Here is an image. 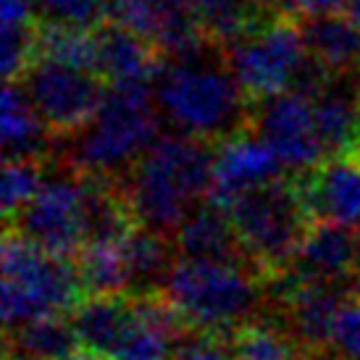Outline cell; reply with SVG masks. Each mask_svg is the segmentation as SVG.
<instances>
[{
  "mask_svg": "<svg viewBox=\"0 0 360 360\" xmlns=\"http://www.w3.org/2000/svg\"><path fill=\"white\" fill-rule=\"evenodd\" d=\"M213 153L208 140L163 134L142 153L127 176V200L137 224L169 234L210 195Z\"/></svg>",
  "mask_w": 360,
  "mask_h": 360,
  "instance_id": "6da1fadb",
  "label": "cell"
},
{
  "mask_svg": "<svg viewBox=\"0 0 360 360\" xmlns=\"http://www.w3.org/2000/svg\"><path fill=\"white\" fill-rule=\"evenodd\" d=\"M155 103L160 116L181 134L202 140H224L245 129L250 121V98L242 90L226 58H210L200 48L171 58L155 74Z\"/></svg>",
  "mask_w": 360,
  "mask_h": 360,
  "instance_id": "7a4b0ae2",
  "label": "cell"
},
{
  "mask_svg": "<svg viewBox=\"0 0 360 360\" xmlns=\"http://www.w3.org/2000/svg\"><path fill=\"white\" fill-rule=\"evenodd\" d=\"M158 127L160 108L148 82L108 84L95 116L71 134L66 158L79 174L113 176L140 160L160 137Z\"/></svg>",
  "mask_w": 360,
  "mask_h": 360,
  "instance_id": "3957f363",
  "label": "cell"
},
{
  "mask_svg": "<svg viewBox=\"0 0 360 360\" xmlns=\"http://www.w3.org/2000/svg\"><path fill=\"white\" fill-rule=\"evenodd\" d=\"M163 295L192 329L226 334L250 319L263 302V287L248 260L184 258L171 263Z\"/></svg>",
  "mask_w": 360,
  "mask_h": 360,
  "instance_id": "277c9868",
  "label": "cell"
},
{
  "mask_svg": "<svg viewBox=\"0 0 360 360\" xmlns=\"http://www.w3.org/2000/svg\"><path fill=\"white\" fill-rule=\"evenodd\" d=\"M3 321L16 329L48 316H63L79 305L84 287L77 263L66 255L45 250L16 229L3 240Z\"/></svg>",
  "mask_w": 360,
  "mask_h": 360,
  "instance_id": "5b68a950",
  "label": "cell"
},
{
  "mask_svg": "<svg viewBox=\"0 0 360 360\" xmlns=\"http://www.w3.org/2000/svg\"><path fill=\"white\" fill-rule=\"evenodd\" d=\"M226 210L237 229L245 258L269 276L290 266L292 255L313 224L302 202L300 187L284 179L242 195Z\"/></svg>",
  "mask_w": 360,
  "mask_h": 360,
  "instance_id": "8992f818",
  "label": "cell"
},
{
  "mask_svg": "<svg viewBox=\"0 0 360 360\" xmlns=\"http://www.w3.org/2000/svg\"><path fill=\"white\" fill-rule=\"evenodd\" d=\"M221 48L242 90L258 103L295 90L310 60L302 24L284 13L263 16L245 34Z\"/></svg>",
  "mask_w": 360,
  "mask_h": 360,
  "instance_id": "52a82bcc",
  "label": "cell"
},
{
  "mask_svg": "<svg viewBox=\"0 0 360 360\" xmlns=\"http://www.w3.org/2000/svg\"><path fill=\"white\" fill-rule=\"evenodd\" d=\"M21 237L56 255H77L90 240V176L58 174L11 219Z\"/></svg>",
  "mask_w": 360,
  "mask_h": 360,
  "instance_id": "ba28073f",
  "label": "cell"
},
{
  "mask_svg": "<svg viewBox=\"0 0 360 360\" xmlns=\"http://www.w3.org/2000/svg\"><path fill=\"white\" fill-rule=\"evenodd\" d=\"M98 71L51 56H34L21 71L19 84L51 131L74 134L95 116L105 87Z\"/></svg>",
  "mask_w": 360,
  "mask_h": 360,
  "instance_id": "9c48e42d",
  "label": "cell"
},
{
  "mask_svg": "<svg viewBox=\"0 0 360 360\" xmlns=\"http://www.w3.org/2000/svg\"><path fill=\"white\" fill-rule=\"evenodd\" d=\"M255 134H260V140L290 171H308L329 155L319 134L313 98L300 90H287L260 101Z\"/></svg>",
  "mask_w": 360,
  "mask_h": 360,
  "instance_id": "30bf717a",
  "label": "cell"
},
{
  "mask_svg": "<svg viewBox=\"0 0 360 360\" xmlns=\"http://www.w3.org/2000/svg\"><path fill=\"white\" fill-rule=\"evenodd\" d=\"M108 19L142 34L160 56L179 58L205 48L195 0H110Z\"/></svg>",
  "mask_w": 360,
  "mask_h": 360,
  "instance_id": "8fae6325",
  "label": "cell"
},
{
  "mask_svg": "<svg viewBox=\"0 0 360 360\" xmlns=\"http://www.w3.org/2000/svg\"><path fill=\"white\" fill-rule=\"evenodd\" d=\"M281 169L284 163L260 140V134H248L242 129L219 140V148L213 153V179L208 198L221 208H229L242 195L281 179Z\"/></svg>",
  "mask_w": 360,
  "mask_h": 360,
  "instance_id": "7c38bea8",
  "label": "cell"
},
{
  "mask_svg": "<svg viewBox=\"0 0 360 360\" xmlns=\"http://www.w3.org/2000/svg\"><path fill=\"white\" fill-rule=\"evenodd\" d=\"M184 319L166 295H129V316L108 360H171Z\"/></svg>",
  "mask_w": 360,
  "mask_h": 360,
  "instance_id": "4fadbf2b",
  "label": "cell"
},
{
  "mask_svg": "<svg viewBox=\"0 0 360 360\" xmlns=\"http://www.w3.org/2000/svg\"><path fill=\"white\" fill-rule=\"evenodd\" d=\"M313 221L360 229V155L345 153L321 160L297 181Z\"/></svg>",
  "mask_w": 360,
  "mask_h": 360,
  "instance_id": "5bb4252c",
  "label": "cell"
},
{
  "mask_svg": "<svg viewBox=\"0 0 360 360\" xmlns=\"http://www.w3.org/2000/svg\"><path fill=\"white\" fill-rule=\"evenodd\" d=\"M358 240L355 229L313 221L302 237L300 248L295 250L287 271L295 281H321V284H352L355 260H358Z\"/></svg>",
  "mask_w": 360,
  "mask_h": 360,
  "instance_id": "9a60e30c",
  "label": "cell"
},
{
  "mask_svg": "<svg viewBox=\"0 0 360 360\" xmlns=\"http://www.w3.org/2000/svg\"><path fill=\"white\" fill-rule=\"evenodd\" d=\"M160 53L150 40L116 21L101 24L95 32V71L108 84L148 82L158 74Z\"/></svg>",
  "mask_w": 360,
  "mask_h": 360,
  "instance_id": "2e32d148",
  "label": "cell"
},
{
  "mask_svg": "<svg viewBox=\"0 0 360 360\" xmlns=\"http://www.w3.org/2000/svg\"><path fill=\"white\" fill-rule=\"evenodd\" d=\"M174 245L184 258L248 260L242 252L240 237H237V229L231 224L229 210L216 205L213 200L200 202L174 229Z\"/></svg>",
  "mask_w": 360,
  "mask_h": 360,
  "instance_id": "e0dca14e",
  "label": "cell"
},
{
  "mask_svg": "<svg viewBox=\"0 0 360 360\" xmlns=\"http://www.w3.org/2000/svg\"><path fill=\"white\" fill-rule=\"evenodd\" d=\"M316 124L326 153H355L360 145V90L355 84H340L337 77L313 95Z\"/></svg>",
  "mask_w": 360,
  "mask_h": 360,
  "instance_id": "ac0fdd59",
  "label": "cell"
},
{
  "mask_svg": "<svg viewBox=\"0 0 360 360\" xmlns=\"http://www.w3.org/2000/svg\"><path fill=\"white\" fill-rule=\"evenodd\" d=\"M48 124L16 82H6L0 103V134L6 158H42L48 150Z\"/></svg>",
  "mask_w": 360,
  "mask_h": 360,
  "instance_id": "d6986e66",
  "label": "cell"
},
{
  "mask_svg": "<svg viewBox=\"0 0 360 360\" xmlns=\"http://www.w3.org/2000/svg\"><path fill=\"white\" fill-rule=\"evenodd\" d=\"M129 316V295H84L71 310V323L84 350L108 360Z\"/></svg>",
  "mask_w": 360,
  "mask_h": 360,
  "instance_id": "ffe728a7",
  "label": "cell"
},
{
  "mask_svg": "<svg viewBox=\"0 0 360 360\" xmlns=\"http://www.w3.org/2000/svg\"><path fill=\"white\" fill-rule=\"evenodd\" d=\"M308 53L323 69L340 77L342 71L352 69L360 58V27L350 16L323 13L310 16L302 24Z\"/></svg>",
  "mask_w": 360,
  "mask_h": 360,
  "instance_id": "44dd1931",
  "label": "cell"
},
{
  "mask_svg": "<svg viewBox=\"0 0 360 360\" xmlns=\"http://www.w3.org/2000/svg\"><path fill=\"white\" fill-rule=\"evenodd\" d=\"M84 350L74 323L63 316H48L8 331V352L32 360H74Z\"/></svg>",
  "mask_w": 360,
  "mask_h": 360,
  "instance_id": "7402d4cb",
  "label": "cell"
},
{
  "mask_svg": "<svg viewBox=\"0 0 360 360\" xmlns=\"http://www.w3.org/2000/svg\"><path fill=\"white\" fill-rule=\"evenodd\" d=\"M121 245H124V255L129 263L131 295L155 292L158 287H163V279L174 263L169 255L166 234L140 224L121 240Z\"/></svg>",
  "mask_w": 360,
  "mask_h": 360,
  "instance_id": "603a6c76",
  "label": "cell"
},
{
  "mask_svg": "<svg viewBox=\"0 0 360 360\" xmlns=\"http://www.w3.org/2000/svg\"><path fill=\"white\" fill-rule=\"evenodd\" d=\"M79 279L84 295H124L129 292V263L121 240L87 242L79 252Z\"/></svg>",
  "mask_w": 360,
  "mask_h": 360,
  "instance_id": "cb8c5ba5",
  "label": "cell"
},
{
  "mask_svg": "<svg viewBox=\"0 0 360 360\" xmlns=\"http://www.w3.org/2000/svg\"><path fill=\"white\" fill-rule=\"evenodd\" d=\"M231 358L234 360H300L302 345L287 329V323L245 321L231 331Z\"/></svg>",
  "mask_w": 360,
  "mask_h": 360,
  "instance_id": "d4e9b609",
  "label": "cell"
},
{
  "mask_svg": "<svg viewBox=\"0 0 360 360\" xmlns=\"http://www.w3.org/2000/svg\"><path fill=\"white\" fill-rule=\"evenodd\" d=\"M195 16L208 40L226 45L266 16L260 0H195Z\"/></svg>",
  "mask_w": 360,
  "mask_h": 360,
  "instance_id": "484cf974",
  "label": "cell"
},
{
  "mask_svg": "<svg viewBox=\"0 0 360 360\" xmlns=\"http://www.w3.org/2000/svg\"><path fill=\"white\" fill-rule=\"evenodd\" d=\"M45 181L40 158H6L3 181H0V198L6 219H13L27 202L37 195Z\"/></svg>",
  "mask_w": 360,
  "mask_h": 360,
  "instance_id": "4316f807",
  "label": "cell"
},
{
  "mask_svg": "<svg viewBox=\"0 0 360 360\" xmlns=\"http://www.w3.org/2000/svg\"><path fill=\"white\" fill-rule=\"evenodd\" d=\"M110 0H34V8L48 24L77 30H98L108 19Z\"/></svg>",
  "mask_w": 360,
  "mask_h": 360,
  "instance_id": "83f0119b",
  "label": "cell"
},
{
  "mask_svg": "<svg viewBox=\"0 0 360 360\" xmlns=\"http://www.w3.org/2000/svg\"><path fill=\"white\" fill-rule=\"evenodd\" d=\"M37 56V27L34 24H11L3 27L0 37V66L6 82L21 77V71L30 66V60Z\"/></svg>",
  "mask_w": 360,
  "mask_h": 360,
  "instance_id": "f1b7e54d",
  "label": "cell"
},
{
  "mask_svg": "<svg viewBox=\"0 0 360 360\" xmlns=\"http://www.w3.org/2000/svg\"><path fill=\"white\" fill-rule=\"evenodd\" d=\"M171 360H234V358H231V342L224 340L221 331L192 329L190 334H181L179 337Z\"/></svg>",
  "mask_w": 360,
  "mask_h": 360,
  "instance_id": "f546056e",
  "label": "cell"
},
{
  "mask_svg": "<svg viewBox=\"0 0 360 360\" xmlns=\"http://www.w3.org/2000/svg\"><path fill=\"white\" fill-rule=\"evenodd\" d=\"M331 347L345 360H360V292L342 302L331 329Z\"/></svg>",
  "mask_w": 360,
  "mask_h": 360,
  "instance_id": "4dcf8cb0",
  "label": "cell"
},
{
  "mask_svg": "<svg viewBox=\"0 0 360 360\" xmlns=\"http://www.w3.org/2000/svg\"><path fill=\"white\" fill-rule=\"evenodd\" d=\"M347 6H350V0H295V13L323 16V13H340Z\"/></svg>",
  "mask_w": 360,
  "mask_h": 360,
  "instance_id": "1f68e13d",
  "label": "cell"
},
{
  "mask_svg": "<svg viewBox=\"0 0 360 360\" xmlns=\"http://www.w3.org/2000/svg\"><path fill=\"white\" fill-rule=\"evenodd\" d=\"M260 6L269 11V13L295 16V0H260Z\"/></svg>",
  "mask_w": 360,
  "mask_h": 360,
  "instance_id": "d6a6232c",
  "label": "cell"
},
{
  "mask_svg": "<svg viewBox=\"0 0 360 360\" xmlns=\"http://www.w3.org/2000/svg\"><path fill=\"white\" fill-rule=\"evenodd\" d=\"M347 16H350V19L360 27V0H350V6H347Z\"/></svg>",
  "mask_w": 360,
  "mask_h": 360,
  "instance_id": "836d02e7",
  "label": "cell"
},
{
  "mask_svg": "<svg viewBox=\"0 0 360 360\" xmlns=\"http://www.w3.org/2000/svg\"><path fill=\"white\" fill-rule=\"evenodd\" d=\"M352 287L360 292V240H358V260H355V274H352Z\"/></svg>",
  "mask_w": 360,
  "mask_h": 360,
  "instance_id": "e575fe53",
  "label": "cell"
},
{
  "mask_svg": "<svg viewBox=\"0 0 360 360\" xmlns=\"http://www.w3.org/2000/svg\"><path fill=\"white\" fill-rule=\"evenodd\" d=\"M352 84H355V87L360 90V58H358V63L352 66Z\"/></svg>",
  "mask_w": 360,
  "mask_h": 360,
  "instance_id": "d590c367",
  "label": "cell"
},
{
  "mask_svg": "<svg viewBox=\"0 0 360 360\" xmlns=\"http://www.w3.org/2000/svg\"><path fill=\"white\" fill-rule=\"evenodd\" d=\"M6 360H32V358H24V355H13V352H8Z\"/></svg>",
  "mask_w": 360,
  "mask_h": 360,
  "instance_id": "8d00e7d4",
  "label": "cell"
},
{
  "mask_svg": "<svg viewBox=\"0 0 360 360\" xmlns=\"http://www.w3.org/2000/svg\"><path fill=\"white\" fill-rule=\"evenodd\" d=\"M355 155H360V145H358V150H355Z\"/></svg>",
  "mask_w": 360,
  "mask_h": 360,
  "instance_id": "74e56055",
  "label": "cell"
}]
</instances>
